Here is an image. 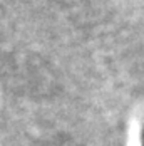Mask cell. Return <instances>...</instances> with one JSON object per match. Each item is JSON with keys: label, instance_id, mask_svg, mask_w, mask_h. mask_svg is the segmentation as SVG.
<instances>
[{"label": "cell", "instance_id": "obj_1", "mask_svg": "<svg viewBox=\"0 0 144 146\" xmlns=\"http://www.w3.org/2000/svg\"><path fill=\"white\" fill-rule=\"evenodd\" d=\"M143 146H144V128H143Z\"/></svg>", "mask_w": 144, "mask_h": 146}]
</instances>
